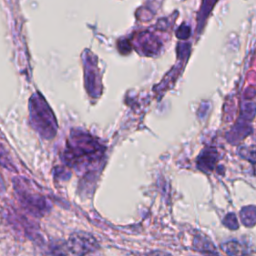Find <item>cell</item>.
<instances>
[{
    "instance_id": "277c9868",
    "label": "cell",
    "mask_w": 256,
    "mask_h": 256,
    "mask_svg": "<svg viewBox=\"0 0 256 256\" xmlns=\"http://www.w3.org/2000/svg\"><path fill=\"white\" fill-rule=\"evenodd\" d=\"M217 161V158H216V152L213 151V152H203L202 155L199 157V160H198V163H199V167L202 169V170H205V171H210L213 169L215 163Z\"/></svg>"
},
{
    "instance_id": "3957f363",
    "label": "cell",
    "mask_w": 256,
    "mask_h": 256,
    "mask_svg": "<svg viewBox=\"0 0 256 256\" xmlns=\"http://www.w3.org/2000/svg\"><path fill=\"white\" fill-rule=\"evenodd\" d=\"M96 249V242L90 235L75 234L68 241V253L87 254Z\"/></svg>"
},
{
    "instance_id": "7a4b0ae2",
    "label": "cell",
    "mask_w": 256,
    "mask_h": 256,
    "mask_svg": "<svg viewBox=\"0 0 256 256\" xmlns=\"http://www.w3.org/2000/svg\"><path fill=\"white\" fill-rule=\"evenodd\" d=\"M31 119L34 126L45 137H53L56 131V123L50 108L40 96L34 95L31 99Z\"/></svg>"
},
{
    "instance_id": "6da1fadb",
    "label": "cell",
    "mask_w": 256,
    "mask_h": 256,
    "mask_svg": "<svg viewBox=\"0 0 256 256\" xmlns=\"http://www.w3.org/2000/svg\"><path fill=\"white\" fill-rule=\"evenodd\" d=\"M103 148L89 135H74L66 150L67 160L73 164L90 163L96 161L102 154Z\"/></svg>"
}]
</instances>
